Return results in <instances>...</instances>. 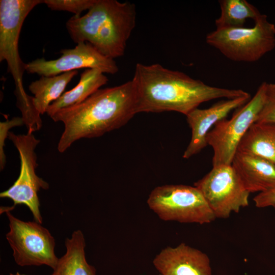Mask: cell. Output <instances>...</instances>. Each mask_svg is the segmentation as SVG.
Masks as SVG:
<instances>
[{"mask_svg":"<svg viewBox=\"0 0 275 275\" xmlns=\"http://www.w3.org/2000/svg\"><path fill=\"white\" fill-rule=\"evenodd\" d=\"M131 80L135 89L137 113L174 111L186 116L205 102L250 95L241 89L209 86L157 63H137Z\"/></svg>","mask_w":275,"mask_h":275,"instance_id":"6da1fadb","label":"cell"},{"mask_svg":"<svg viewBox=\"0 0 275 275\" xmlns=\"http://www.w3.org/2000/svg\"><path fill=\"white\" fill-rule=\"evenodd\" d=\"M136 114V93L132 80L99 89L82 102L61 108L50 117L64 124L58 149L63 153L78 140L99 137L118 129Z\"/></svg>","mask_w":275,"mask_h":275,"instance_id":"7a4b0ae2","label":"cell"},{"mask_svg":"<svg viewBox=\"0 0 275 275\" xmlns=\"http://www.w3.org/2000/svg\"><path fill=\"white\" fill-rule=\"evenodd\" d=\"M135 6L130 2L96 0L84 15H74L66 26L76 44L87 42L104 56H123L136 24Z\"/></svg>","mask_w":275,"mask_h":275,"instance_id":"3957f363","label":"cell"},{"mask_svg":"<svg viewBox=\"0 0 275 275\" xmlns=\"http://www.w3.org/2000/svg\"><path fill=\"white\" fill-rule=\"evenodd\" d=\"M42 0L0 1V61H6L9 71L15 85L16 105L22 117L29 120L36 114L33 105V96L25 91L23 85L24 63L19 56L18 41L23 22L30 12Z\"/></svg>","mask_w":275,"mask_h":275,"instance_id":"277c9868","label":"cell"},{"mask_svg":"<svg viewBox=\"0 0 275 275\" xmlns=\"http://www.w3.org/2000/svg\"><path fill=\"white\" fill-rule=\"evenodd\" d=\"M254 22L251 28L216 29L207 35L206 41L231 60L257 61L275 47V25L263 14Z\"/></svg>","mask_w":275,"mask_h":275,"instance_id":"5b68a950","label":"cell"},{"mask_svg":"<svg viewBox=\"0 0 275 275\" xmlns=\"http://www.w3.org/2000/svg\"><path fill=\"white\" fill-rule=\"evenodd\" d=\"M147 204L164 221L204 224L216 218L201 191L195 186H157L150 193Z\"/></svg>","mask_w":275,"mask_h":275,"instance_id":"8992f818","label":"cell"},{"mask_svg":"<svg viewBox=\"0 0 275 275\" xmlns=\"http://www.w3.org/2000/svg\"><path fill=\"white\" fill-rule=\"evenodd\" d=\"M267 83L263 82L256 93L230 119L217 122L208 132L207 145L213 150L212 166L231 165L239 144L257 121L266 98Z\"/></svg>","mask_w":275,"mask_h":275,"instance_id":"52a82bcc","label":"cell"},{"mask_svg":"<svg viewBox=\"0 0 275 275\" xmlns=\"http://www.w3.org/2000/svg\"><path fill=\"white\" fill-rule=\"evenodd\" d=\"M6 210L9 231L6 237L18 265H47L55 268L59 259L54 252L55 240L49 231L36 221L24 222Z\"/></svg>","mask_w":275,"mask_h":275,"instance_id":"ba28073f","label":"cell"},{"mask_svg":"<svg viewBox=\"0 0 275 275\" xmlns=\"http://www.w3.org/2000/svg\"><path fill=\"white\" fill-rule=\"evenodd\" d=\"M8 136L17 149L20 160L19 175L13 184L1 193L2 198L12 200L14 206L23 204L32 212L35 221L42 224L38 192L40 189L49 188L47 182L36 173L37 155L35 149L40 142L33 133L15 134L9 132Z\"/></svg>","mask_w":275,"mask_h":275,"instance_id":"9c48e42d","label":"cell"},{"mask_svg":"<svg viewBox=\"0 0 275 275\" xmlns=\"http://www.w3.org/2000/svg\"><path fill=\"white\" fill-rule=\"evenodd\" d=\"M216 218H226L249 205L246 190L232 165L214 166L194 183Z\"/></svg>","mask_w":275,"mask_h":275,"instance_id":"30bf717a","label":"cell"},{"mask_svg":"<svg viewBox=\"0 0 275 275\" xmlns=\"http://www.w3.org/2000/svg\"><path fill=\"white\" fill-rule=\"evenodd\" d=\"M60 58L51 60L39 58L25 63V70L30 74L52 76L81 68H97L103 73L115 74L119 68L114 59L98 52L90 44L80 42L72 49L60 51Z\"/></svg>","mask_w":275,"mask_h":275,"instance_id":"8fae6325","label":"cell"},{"mask_svg":"<svg viewBox=\"0 0 275 275\" xmlns=\"http://www.w3.org/2000/svg\"><path fill=\"white\" fill-rule=\"evenodd\" d=\"M250 99V95L226 99L218 101L207 108H197L186 115L187 122L191 129V138L183 158L188 159L207 146V134L214 125L226 119L232 111L244 105Z\"/></svg>","mask_w":275,"mask_h":275,"instance_id":"7c38bea8","label":"cell"},{"mask_svg":"<svg viewBox=\"0 0 275 275\" xmlns=\"http://www.w3.org/2000/svg\"><path fill=\"white\" fill-rule=\"evenodd\" d=\"M153 265L161 275H211L208 256L182 243L175 248L163 249L153 259Z\"/></svg>","mask_w":275,"mask_h":275,"instance_id":"4fadbf2b","label":"cell"},{"mask_svg":"<svg viewBox=\"0 0 275 275\" xmlns=\"http://www.w3.org/2000/svg\"><path fill=\"white\" fill-rule=\"evenodd\" d=\"M232 166L250 193L275 188V164L259 156L237 152Z\"/></svg>","mask_w":275,"mask_h":275,"instance_id":"5bb4252c","label":"cell"},{"mask_svg":"<svg viewBox=\"0 0 275 275\" xmlns=\"http://www.w3.org/2000/svg\"><path fill=\"white\" fill-rule=\"evenodd\" d=\"M108 81L107 76L100 69H87L80 74L77 85L51 103L46 113L51 117L61 108L82 102Z\"/></svg>","mask_w":275,"mask_h":275,"instance_id":"9a60e30c","label":"cell"},{"mask_svg":"<svg viewBox=\"0 0 275 275\" xmlns=\"http://www.w3.org/2000/svg\"><path fill=\"white\" fill-rule=\"evenodd\" d=\"M85 246L82 232L79 230L74 231L71 238L65 240L66 251L59 259L53 269L54 275H96L95 268L86 260Z\"/></svg>","mask_w":275,"mask_h":275,"instance_id":"2e32d148","label":"cell"},{"mask_svg":"<svg viewBox=\"0 0 275 275\" xmlns=\"http://www.w3.org/2000/svg\"><path fill=\"white\" fill-rule=\"evenodd\" d=\"M77 73V70H73L52 76H43L30 84L29 90L34 95L33 105L39 115L46 112L48 107L64 93L66 86Z\"/></svg>","mask_w":275,"mask_h":275,"instance_id":"e0dca14e","label":"cell"},{"mask_svg":"<svg viewBox=\"0 0 275 275\" xmlns=\"http://www.w3.org/2000/svg\"><path fill=\"white\" fill-rule=\"evenodd\" d=\"M237 152L256 155L275 164V123L253 124L240 141Z\"/></svg>","mask_w":275,"mask_h":275,"instance_id":"ac0fdd59","label":"cell"},{"mask_svg":"<svg viewBox=\"0 0 275 275\" xmlns=\"http://www.w3.org/2000/svg\"><path fill=\"white\" fill-rule=\"evenodd\" d=\"M218 2L221 13L215 20L216 29L242 28L248 18L254 20L261 14L256 7L245 0Z\"/></svg>","mask_w":275,"mask_h":275,"instance_id":"d6986e66","label":"cell"},{"mask_svg":"<svg viewBox=\"0 0 275 275\" xmlns=\"http://www.w3.org/2000/svg\"><path fill=\"white\" fill-rule=\"evenodd\" d=\"M96 0H43V3L51 10L72 12L80 16L85 10H89Z\"/></svg>","mask_w":275,"mask_h":275,"instance_id":"ffe728a7","label":"cell"},{"mask_svg":"<svg viewBox=\"0 0 275 275\" xmlns=\"http://www.w3.org/2000/svg\"><path fill=\"white\" fill-rule=\"evenodd\" d=\"M255 123H275V84L267 83L266 98Z\"/></svg>","mask_w":275,"mask_h":275,"instance_id":"44dd1931","label":"cell"},{"mask_svg":"<svg viewBox=\"0 0 275 275\" xmlns=\"http://www.w3.org/2000/svg\"><path fill=\"white\" fill-rule=\"evenodd\" d=\"M24 124V121L22 117H15L11 120H7L5 122L0 123V168L2 170L5 166L6 162V157L4 151V146L5 141L8 135V130L13 127L22 126Z\"/></svg>","mask_w":275,"mask_h":275,"instance_id":"7402d4cb","label":"cell"},{"mask_svg":"<svg viewBox=\"0 0 275 275\" xmlns=\"http://www.w3.org/2000/svg\"><path fill=\"white\" fill-rule=\"evenodd\" d=\"M258 208L273 207L275 209V188L259 193L253 199Z\"/></svg>","mask_w":275,"mask_h":275,"instance_id":"603a6c76","label":"cell"},{"mask_svg":"<svg viewBox=\"0 0 275 275\" xmlns=\"http://www.w3.org/2000/svg\"><path fill=\"white\" fill-rule=\"evenodd\" d=\"M9 275H26V274H21V273H19L18 272H17L15 273H9ZM51 275H54V274L52 273Z\"/></svg>","mask_w":275,"mask_h":275,"instance_id":"cb8c5ba5","label":"cell"}]
</instances>
